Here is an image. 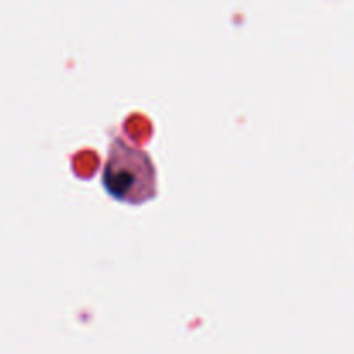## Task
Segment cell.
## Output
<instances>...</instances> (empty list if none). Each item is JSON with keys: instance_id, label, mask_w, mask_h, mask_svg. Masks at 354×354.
<instances>
[{"instance_id": "cell-1", "label": "cell", "mask_w": 354, "mask_h": 354, "mask_svg": "<svg viewBox=\"0 0 354 354\" xmlns=\"http://www.w3.org/2000/svg\"><path fill=\"white\" fill-rule=\"evenodd\" d=\"M107 192L130 204L144 203L158 190V169L152 156L124 135H114L100 169Z\"/></svg>"}]
</instances>
